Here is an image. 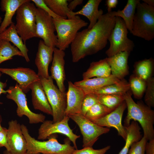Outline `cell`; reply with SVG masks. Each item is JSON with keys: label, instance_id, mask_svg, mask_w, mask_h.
<instances>
[{"label": "cell", "instance_id": "45", "mask_svg": "<svg viewBox=\"0 0 154 154\" xmlns=\"http://www.w3.org/2000/svg\"><path fill=\"white\" fill-rule=\"evenodd\" d=\"M142 1L148 5L154 7V0H143Z\"/></svg>", "mask_w": 154, "mask_h": 154}, {"label": "cell", "instance_id": "14", "mask_svg": "<svg viewBox=\"0 0 154 154\" xmlns=\"http://www.w3.org/2000/svg\"><path fill=\"white\" fill-rule=\"evenodd\" d=\"M0 72L7 74L16 81L20 88L25 93L30 90L33 83L40 80V77L33 70L27 68H0Z\"/></svg>", "mask_w": 154, "mask_h": 154}, {"label": "cell", "instance_id": "11", "mask_svg": "<svg viewBox=\"0 0 154 154\" xmlns=\"http://www.w3.org/2000/svg\"><path fill=\"white\" fill-rule=\"evenodd\" d=\"M7 90V98L13 101L17 105L16 113L18 117L26 116L31 124L42 123L45 120L46 117L44 115L35 113L30 110L27 105L25 93L17 83L14 86H10Z\"/></svg>", "mask_w": 154, "mask_h": 154}, {"label": "cell", "instance_id": "35", "mask_svg": "<svg viewBox=\"0 0 154 154\" xmlns=\"http://www.w3.org/2000/svg\"><path fill=\"white\" fill-rule=\"evenodd\" d=\"M147 87L144 97L146 104L151 108L154 106V78L152 77L147 81Z\"/></svg>", "mask_w": 154, "mask_h": 154}, {"label": "cell", "instance_id": "15", "mask_svg": "<svg viewBox=\"0 0 154 154\" xmlns=\"http://www.w3.org/2000/svg\"><path fill=\"white\" fill-rule=\"evenodd\" d=\"M126 108L127 105L124 101L109 114L92 121L102 127L115 128L118 135L125 141L127 137V133L125 127L122 124V119L123 112Z\"/></svg>", "mask_w": 154, "mask_h": 154}, {"label": "cell", "instance_id": "1", "mask_svg": "<svg viewBox=\"0 0 154 154\" xmlns=\"http://www.w3.org/2000/svg\"><path fill=\"white\" fill-rule=\"evenodd\" d=\"M116 20V17L112 16L108 12L103 14L91 29L78 32L70 44L72 62H77L104 48Z\"/></svg>", "mask_w": 154, "mask_h": 154}, {"label": "cell", "instance_id": "42", "mask_svg": "<svg viewBox=\"0 0 154 154\" xmlns=\"http://www.w3.org/2000/svg\"><path fill=\"white\" fill-rule=\"evenodd\" d=\"M117 0H107L106 1V5L107 6L108 12H111L113 8H116L117 4Z\"/></svg>", "mask_w": 154, "mask_h": 154}, {"label": "cell", "instance_id": "5", "mask_svg": "<svg viewBox=\"0 0 154 154\" xmlns=\"http://www.w3.org/2000/svg\"><path fill=\"white\" fill-rule=\"evenodd\" d=\"M31 1L22 5L16 12L15 26L18 34L25 44L29 39L37 37L35 19L37 8Z\"/></svg>", "mask_w": 154, "mask_h": 154}, {"label": "cell", "instance_id": "26", "mask_svg": "<svg viewBox=\"0 0 154 154\" xmlns=\"http://www.w3.org/2000/svg\"><path fill=\"white\" fill-rule=\"evenodd\" d=\"M139 1V0H128L123 10H118L117 11H111L108 13L112 17H118L122 18L128 30L131 33L136 6Z\"/></svg>", "mask_w": 154, "mask_h": 154}, {"label": "cell", "instance_id": "18", "mask_svg": "<svg viewBox=\"0 0 154 154\" xmlns=\"http://www.w3.org/2000/svg\"><path fill=\"white\" fill-rule=\"evenodd\" d=\"M68 83L65 116L80 113L82 102L86 95L82 88L71 81H68Z\"/></svg>", "mask_w": 154, "mask_h": 154}, {"label": "cell", "instance_id": "22", "mask_svg": "<svg viewBox=\"0 0 154 154\" xmlns=\"http://www.w3.org/2000/svg\"><path fill=\"white\" fill-rule=\"evenodd\" d=\"M101 0H89L80 10L73 12L75 16L81 15L87 17L90 21L87 28L90 29L97 23L98 20L103 15V11L98 9V7Z\"/></svg>", "mask_w": 154, "mask_h": 154}, {"label": "cell", "instance_id": "32", "mask_svg": "<svg viewBox=\"0 0 154 154\" xmlns=\"http://www.w3.org/2000/svg\"><path fill=\"white\" fill-rule=\"evenodd\" d=\"M123 95L112 94L97 95L99 103L113 110L125 101Z\"/></svg>", "mask_w": 154, "mask_h": 154}, {"label": "cell", "instance_id": "28", "mask_svg": "<svg viewBox=\"0 0 154 154\" xmlns=\"http://www.w3.org/2000/svg\"><path fill=\"white\" fill-rule=\"evenodd\" d=\"M124 127L127 132V137L125 145L119 154H127L131 145L139 141L142 137L141 128L136 121H133L129 126Z\"/></svg>", "mask_w": 154, "mask_h": 154}, {"label": "cell", "instance_id": "34", "mask_svg": "<svg viewBox=\"0 0 154 154\" xmlns=\"http://www.w3.org/2000/svg\"><path fill=\"white\" fill-rule=\"evenodd\" d=\"M113 110L99 103L92 106L87 112L85 116L92 121L102 118L109 114Z\"/></svg>", "mask_w": 154, "mask_h": 154}, {"label": "cell", "instance_id": "44", "mask_svg": "<svg viewBox=\"0 0 154 154\" xmlns=\"http://www.w3.org/2000/svg\"><path fill=\"white\" fill-rule=\"evenodd\" d=\"M1 76V72H0V79ZM7 86L6 82H3L0 80V95L2 94H5L7 93V90H5L4 88ZM3 103L0 102V104H2Z\"/></svg>", "mask_w": 154, "mask_h": 154}, {"label": "cell", "instance_id": "36", "mask_svg": "<svg viewBox=\"0 0 154 154\" xmlns=\"http://www.w3.org/2000/svg\"><path fill=\"white\" fill-rule=\"evenodd\" d=\"M98 103L99 102L97 94L92 93L86 94L82 102L80 113L85 116L88 110Z\"/></svg>", "mask_w": 154, "mask_h": 154}, {"label": "cell", "instance_id": "37", "mask_svg": "<svg viewBox=\"0 0 154 154\" xmlns=\"http://www.w3.org/2000/svg\"><path fill=\"white\" fill-rule=\"evenodd\" d=\"M147 141L145 137L143 136L139 141L133 143L131 146L128 154H145Z\"/></svg>", "mask_w": 154, "mask_h": 154}, {"label": "cell", "instance_id": "13", "mask_svg": "<svg viewBox=\"0 0 154 154\" xmlns=\"http://www.w3.org/2000/svg\"><path fill=\"white\" fill-rule=\"evenodd\" d=\"M7 138L9 152L12 154H26L27 142L22 132L21 125L16 120L8 123Z\"/></svg>", "mask_w": 154, "mask_h": 154}, {"label": "cell", "instance_id": "40", "mask_svg": "<svg viewBox=\"0 0 154 154\" xmlns=\"http://www.w3.org/2000/svg\"><path fill=\"white\" fill-rule=\"evenodd\" d=\"M7 129L3 127L0 131V148L4 147L6 148V150L9 151L7 138Z\"/></svg>", "mask_w": 154, "mask_h": 154}, {"label": "cell", "instance_id": "31", "mask_svg": "<svg viewBox=\"0 0 154 154\" xmlns=\"http://www.w3.org/2000/svg\"><path fill=\"white\" fill-rule=\"evenodd\" d=\"M15 56L23 57L22 53L17 47L12 45L7 41L2 40L0 46V64L12 59Z\"/></svg>", "mask_w": 154, "mask_h": 154}, {"label": "cell", "instance_id": "21", "mask_svg": "<svg viewBox=\"0 0 154 154\" xmlns=\"http://www.w3.org/2000/svg\"><path fill=\"white\" fill-rule=\"evenodd\" d=\"M120 80L111 74L106 78L96 77L83 79L76 82L74 84L82 88L86 94L92 93L104 86L117 83Z\"/></svg>", "mask_w": 154, "mask_h": 154}, {"label": "cell", "instance_id": "43", "mask_svg": "<svg viewBox=\"0 0 154 154\" xmlns=\"http://www.w3.org/2000/svg\"><path fill=\"white\" fill-rule=\"evenodd\" d=\"M83 0H74L71 1L68 5V7L71 11L74 9L76 7L82 3Z\"/></svg>", "mask_w": 154, "mask_h": 154}, {"label": "cell", "instance_id": "24", "mask_svg": "<svg viewBox=\"0 0 154 154\" xmlns=\"http://www.w3.org/2000/svg\"><path fill=\"white\" fill-rule=\"evenodd\" d=\"M0 38L2 40L12 42L21 52L26 61L27 62L30 61L28 54L29 50L22 38L18 34L14 23L0 34Z\"/></svg>", "mask_w": 154, "mask_h": 154}, {"label": "cell", "instance_id": "4", "mask_svg": "<svg viewBox=\"0 0 154 154\" xmlns=\"http://www.w3.org/2000/svg\"><path fill=\"white\" fill-rule=\"evenodd\" d=\"M131 33L147 41L154 38V7L139 1L136 7Z\"/></svg>", "mask_w": 154, "mask_h": 154}, {"label": "cell", "instance_id": "10", "mask_svg": "<svg viewBox=\"0 0 154 154\" xmlns=\"http://www.w3.org/2000/svg\"><path fill=\"white\" fill-rule=\"evenodd\" d=\"M35 19L37 37L41 38L48 46L55 48L57 44V36L53 18L39 8L36 9Z\"/></svg>", "mask_w": 154, "mask_h": 154}, {"label": "cell", "instance_id": "23", "mask_svg": "<svg viewBox=\"0 0 154 154\" xmlns=\"http://www.w3.org/2000/svg\"><path fill=\"white\" fill-rule=\"evenodd\" d=\"M29 0H2L1 6L2 11L5 12L3 20L0 26V34L13 23L12 18L18 8Z\"/></svg>", "mask_w": 154, "mask_h": 154}, {"label": "cell", "instance_id": "50", "mask_svg": "<svg viewBox=\"0 0 154 154\" xmlns=\"http://www.w3.org/2000/svg\"><path fill=\"white\" fill-rule=\"evenodd\" d=\"M41 154V153H38V154Z\"/></svg>", "mask_w": 154, "mask_h": 154}, {"label": "cell", "instance_id": "20", "mask_svg": "<svg viewBox=\"0 0 154 154\" xmlns=\"http://www.w3.org/2000/svg\"><path fill=\"white\" fill-rule=\"evenodd\" d=\"M30 89L31 91L32 101L34 108L52 116V108L40 80L32 84Z\"/></svg>", "mask_w": 154, "mask_h": 154}, {"label": "cell", "instance_id": "7", "mask_svg": "<svg viewBox=\"0 0 154 154\" xmlns=\"http://www.w3.org/2000/svg\"><path fill=\"white\" fill-rule=\"evenodd\" d=\"M40 77L52 112L53 122L62 120L65 116L67 106L66 92H61L54 84L50 76L48 79Z\"/></svg>", "mask_w": 154, "mask_h": 154}, {"label": "cell", "instance_id": "41", "mask_svg": "<svg viewBox=\"0 0 154 154\" xmlns=\"http://www.w3.org/2000/svg\"><path fill=\"white\" fill-rule=\"evenodd\" d=\"M145 152L146 154H154V139L147 142L145 146Z\"/></svg>", "mask_w": 154, "mask_h": 154}, {"label": "cell", "instance_id": "38", "mask_svg": "<svg viewBox=\"0 0 154 154\" xmlns=\"http://www.w3.org/2000/svg\"><path fill=\"white\" fill-rule=\"evenodd\" d=\"M110 148L108 145L99 149H94L92 147H87L80 149H76L72 154H105Z\"/></svg>", "mask_w": 154, "mask_h": 154}, {"label": "cell", "instance_id": "8", "mask_svg": "<svg viewBox=\"0 0 154 154\" xmlns=\"http://www.w3.org/2000/svg\"><path fill=\"white\" fill-rule=\"evenodd\" d=\"M128 29L121 17H116L114 27L108 38L110 46L106 54L110 57L121 52L132 51L135 46L133 41L127 36Z\"/></svg>", "mask_w": 154, "mask_h": 154}, {"label": "cell", "instance_id": "3", "mask_svg": "<svg viewBox=\"0 0 154 154\" xmlns=\"http://www.w3.org/2000/svg\"><path fill=\"white\" fill-rule=\"evenodd\" d=\"M23 133L27 142L26 154H72L76 150L71 145V141L67 137L64 143H59L56 136L51 135L46 141H41L32 137L27 127L21 125Z\"/></svg>", "mask_w": 154, "mask_h": 154}, {"label": "cell", "instance_id": "16", "mask_svg": "<svg viewBox=\"0 0 154 154\" xmlns=\"http://www.w3.org/2000/svg\"><path fill=\"white\" fill-rule=\"evenodd\" d=\"M54 48L46 45L42 40L39 42L35 63L38 69L37 74L40 77L48 79L50 76L48 68L53 59Z\"/></svg>", "mask_w": 154, "mask_h": 154}, {"label": "cell", "instance_id": "29", "mask_svg": "<svg viewBox=\"0 0 154 154\" xmlns=\"http://www.w3.org/2000/svg\"><path fill=\"white\" fill-rule=\"evenodd\" d=\"M154 64V59L152 58L137 61L134 65V74L147 82L152 77Z\"/></svg>", "mask_w": 154, "mask_h": 154}, {"label": "cell", "instance_id": "6", "mask_svg": "<svg viewBox=\"0 0 154 154\" xmlns=\"http://www.w3.org/2000/svg\"><path fill=\"white\" fill-rule=\"evenodd\" d=\"M57 33V44L56 47L64 51L75 39L78 31L86 26L88 23L81 19H70L53 18Z\"/></svg>", "mask_w": 154, "mask_h": 154}, {"label": "cell", "instance_id": "17", "mask_svg": "<svg viewBox=\"0 0 154 154\" xmlns=\"http://www.w3.org/2000/svg\"><path fill=\"white\" fill-rule=\"evenodd\" d=\"M65 55L64 50L55 47L50 70L51 77L55 80L58 88L62 92H65L64 85L66 79L64 59Z\"/></svg>", "mask_w": 154, "mask_h": 154}, {"label": "cell", "instance_id": "12", "mask_svg": "<svg viewBox=\"0 0 154 154\" xmlns=\"http://www.w3.org/2000/svg\"><path fill=\"white\" fill-rule=\"evenodd\" d=\"M69 119L68 116H65L62 120L56 122L45 120L38 129V139L44 140L53 134L60 133L66 136L72 142L75 149H78L76 141L80 136L74 134L70 128L68 124Z\"/></svg>", "mask_w": 154, "mask_h": 154}, {"label": "cell", "instance_id": "46", "mask_svg": "<svg viewBox=\"0 0 154 154\" xmlns=\"http://www.w3.org/2000/svg\"><path fill=\"white\" fill-rule=\"evenodd\" d=\"M1 121H2L1 117V115H0V131L1 130L3 129V127L1 126Z\"/></svg>", "mask_w": 154, "mask_h": 154}, {"label": "cell", "instance_id": "27", "mask_svg": "<svg viewBox=\"0 0 154 154\" xmlns=\"http://www.w3.org/2000/svg\"><path fill=\"white\" fill-rule=\"evenodd\" d=\"M46 5L56 15L60 17L68 19H80L78 16L73 15V11L68 7L67 0H44Z\"/></svg>", "mask_w": 154, "mask_h": 154}, {"label": "cell", "instance_id": "39", "mask_svg": "<svg viewBox=\"0 0 154 154\" xmlns=\"http://www.w3.org/2000/svg\"><path fill=\"white\" fill-rule=\"evenodd\" d=\"M31 1L35 3L37 8L40 9L44 11L53 18H61L53 12L45 3L44 0H32Z\"/></svg>", "mask_w": 154, "mask_h": 154}, {"label": "cell", "instance_id": "19", "mask_svg": "<svg viewBox=\"0 0 154 154\" xmlns=\"http://www.w3.org/2000/svg\"><path fill=\"white\" fill-rule=\"evenodd\" d=\"M130 52H121L114 55L106 58L110 66L111 74L121 80L129 73L128 60Z\"/></svg>", "mask_w": 154, "mask_h": 154}, {"label": "cell", "instance_id": "30", "mask_svg": "<svg viewBox=\"0 0 154 154\" xmlns=\"http://www.w3.org/2000/svg\"><path fill=\"white\" fill-rule=\"evenodd\" d=\"M130 90L129 82L123 79L117 83L104 86L95 90L92 93L97 95H124Z\"/></svg>", "mask_w": 154, "mask_h": 154}, {"label": "cell", "instance_id": "2", "mask_svg": "<svg viewBox=\"0 0 154 154\" xmlns=\"http://www.w3.org/2000/svg\"><path fill=\"white\" fill-rule=\"evenodd\" d=\"M131 95L130 90L123 95L127 109V115L124 121V126H129L131 120L137 121L143 129V136L147 141L154 139V110L142 101L135 102Z\"/></svg>", "mask_w": 154, "mask_h": 154}, {"label": "cell", "instance_id": "48", "mask_svg": "<svg viewBox=\"0 0 154 154\" xmlns=\"http://www.w3.org/2000/svg\"><path fill=\"white\" fill-rule=\"evenodd\" d=\"M2 18L0 16V23H2Z\"/></svg>", "mask_w": 154, "mask_h": 154}, {"label": "cell", "instance_id": "49", "mask_svg": "<svg viewBox=\"0 0 154 154\" xmlns=\"http://www.w3.org/2000/svg\"><path fill=\"white\" fill-rule=\"evenodd\" d=\"M1 41H2V40L0 38V46L1 44Z\"/></svg>", "mask_w": 154, "mask_h": 154}, {"label": "cell", "instance_id": "47", "mask_svg": "<svg viewBox=\"0 0 154 154\" xmlns=\"http://www.w3.org/2000/svg\"><path fill=\"white\" fill-rule=\"evenodd\" d=\"M3 154H12L10 152L8 151L7 150L5 151L3 153Z\"/></svg>", "mask_w": 154, "mask_h": 154}, {"label": "cell", "instance_id": "9", "mask_svg": "<svg viewBox=\"0 0 154 154\" xmlns=\"http://www.w3.org/2000/svg\"><path fill=\"white\" fill-rule=\"evenodd\" d=\"M77 125L83 136V148L92 147L101 135L110 131V128L100 126L93 123L81 113L68 116Z\"/></svg>", "mask_w": 154, "mask_h": 154}, {"label": "cell", "instance_id": "33", "mask_svg": "<svg viewBox=\"0 0 154 154\" xmlns=\"http://www.w3.org/2000/svg\"><path fill=\"white\" fill-rule=\"evenodd\" d=\"M129 83L130 89L134 97L139 99L142 97L147 87V82L134 74L131 76Z\"/></svg>", "mask_w": 154, "mask_h": 154}, {"label": "cell", "instance_id": "25", "mask_svg": "<svg viewBox=\"0 0 154 154\" xmlns=\"http://www.w3.org/2000/svg\"><path fill=\"white\" fill-rule=\"evenodd\" d=\"M111 74V69L106 58L91 62L88 69L82 74L83 79L106 78Z\"/></svg>", "mask_w": 154, "mask_h": 154}]
</instances>
